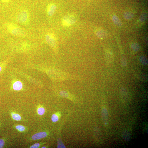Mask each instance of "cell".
I'll use <instances>...</instances> for the list:
<instances>
[{"label":"cell","mask_w":148,"mask_h":148,"mask_svg":"<svg viewBox=\"0 0 148 148\" xmlns=\"http://www.w3.org/2000/svg\"><path fill=\"white\" fill-rule=\"evenodd\" d=\"M122 136L123 138L125 141H129L131 138V134L129 131L125 130L123 132Z\"/></svg>","instance_id":"30bf717a"},{"label":"cell","mask_w":148,"mask_h":148,"mask_svg":"<svg viewBox=\"0 0 148 148\" xmlns=\"http://www.w3.org/2000/svg\"><path fill=\"white\" fill-rule=\"evenodd\" d=\"M56 6L54 3H51L48 5L47 8V13L50 16H52L56 10Z\"/></svg>","instance_id":"8992f818"},{"label":"cell","mask_w":148,"mask_h":148,"mask_svg":"<svg viewBox=\"0 0 148 148\" xmlns=\"http://www.w3.org/2000/svg\"><path fill=\"white\" fill-rule=\"evenodd\" d=\"M105 58L106 60L108 63H111L112 62L113 58L111 53L107 52L106 54Z\"/></svg>","instance_id":"5bb4252c"},{"label":"cell","mask_w":148,"mask_h":148,"mask_svg":"<svg viewBox=\"0 0 148 148\" xmlns=\"http://www.w3.org/2000/svg\"><path fill=\"white\" fill-rule=\"evenodd\" d=\"M46 41L50 46L53 48H55L57 45V38L54 34L48 33L46 35Z\"/></svg>","instance_id":"5b68a950"},{"label":"cell","mask_w":148,"mask_h":148,"mask_svg":"<svg viewBox=\"0 0 148 148\" xmlns=\"http://www.w3.org/2000/svg\"><path fill=\"white\" fill-rule=\"evenodd\" d=\"M138 78L140 80L146 81L148 80V76L147 74L143 73H139L137 75Z\"/></svg>","instance_id":"7c38bea8"},{"label":"cell","mask_w":148,"mask_h":148,"mask_svg":"<svg viewBox=\"0 0 148 148\" xmlns=\"http://www.w3.org/2000/svg\"><path fill=\"white\" fill-rule=\"evenodd\" d=\"M40 145V144L38 143H36L30 147L31 148H38Z\"/></svg>","instance_id":"4316f807"},{"label":"cell","mask_w":148,"mask_h":148,"mask_svg":"<svg viewBox=\"0 0 148 148\" xmlns=\"http://www.w3.org/2000/svg\"><path fill=\"white\" fill-rule=\"evenodd\" d=\"M140 61L144 65H147L148 64V60L146 57L143 56H141L139 58Z\"/></svg>","instance_id":"ac0fdd59"},{"label":"cell","mask_w":148,"mask_h":148,"mask_svg":"<svg viewBox=\"0 0 148 148\" xmlns=\"http://www.w3.org/2000/svg\"><path fill=\"white\" fill-rule=\"evenodd\" d=\"M76 20V18L72 14H68L64 17L62 23L64 26L68 27L74 24Z\"/></svg>","instance_id":"7a4b0ae2"},{"label":"cell","mask_w":148,"mask_h":148,"mask_svg":"<svg viewBox=\"0 0 148 148\" xmlns=\"http://www.w3.org/2000/svg\"><path fill=\"white\" fill-rule=\"evenodd\" d=\"M121 97L123 103H128L131 100V96L129 92L125 88H122L121 89Z\"/></svg>","instance_id":"277c9868"},{"label":"cell","mask_w":148,"mask_h":148,"mask_svg":"<svg viewBox=\"0 0 148 148\" xmlns=\"http://www.w3.org/2000/svg\"><path fill=\"white\" fill-rule=\"evenodd\" d=\"M11 115L12 118L16 121H20L21 117L18 114L14 113H12Z\"/></svg>","instance_id":"e0dca14e"},{"label":"cell","mask_w":148,"mask_h":148,"mask_svg":"<svg viewBox=\"0 0 148 148\" xmlns=\"http://www.w3.org/2000/svg\"><path fill=\"white\" fill-rule=\"evenodd\" d=\"M113 21L116 25L119 27L121 26L122 23L121 21L116 16L114 15L112 18Z\"/></svg>","instance_id":"4fadbf2b"},{"label":"cell","mask_w":148,"mask_h":148,"mask_svg":"<svg viewBox=\"0 0 148 148\" xmlns=\"http://www.w3.org/2000/svg\"><path fill=\"white\" fill-rule=\"evenodd\" d=\"M121 63L123 66L125 67L127 65V61L126 60L125 58L122 57L121 59Z\"/></svg>","instance_id":"d4e9b609"},{"label":"cell","mask_w":148,"mask_h":148,"mask_svg":"<svg viewBox=\"0 0 148 148\" xmlns=\"http://www.w3.org/2000/svg\"><path fill=\"white\" fill-rule=\"evenodd\" d=\"M10 0H0V1L3 3L8 2Z\"/></svg>","instance_id":"83f0119b"},{"label":"cell","mask_w":148,"mask_h":148,"mask_svg":"<svg viewBox=\"0 0 148 148\" xmlns=\"http://www.w3.org/2000/svg\"><path fill=\"white\" fill-rule=\"evenodd\" d=\"M102 119L103 122L105 125L107 124L108 122V113L107 109L104 108L101 112Z\"/></svg>","instance_id":"52a82bcc"},{"label":"cell","mask_w":148,"mask_h":148,"mask_svg":"<svg viewBox=\"0 0 148 148\" xmlns=\"http://www.w3.org/2000/svg\"><path fill=\"white\" fill-rule=\"evenodd\" d=\"M22 87V84L20 81H17L15 82L13 85V89L16 91L20 90Z\"/></svg>","instance_id":"8fae6325"},{"label":"cell","mask_w":148,"mask_h":148,"mask_svg":"<svg viewBox=\"0 0 148 148\" xmlns=\"http://www.w3.org/2000/svg\"><path fill=\"white\" fill-rule=\"evenodd\" d=\"M8 29L9 32L13 35L21 36L24 33L23 30L15 24H11L9 26Z\"/></svg>","instance_id":"3957f363"},{"label":"cell","mask_w":148,"mask_h":148,"mask_svg":"<svg viewBox=\"0 0 148 148\" xmlns=\"http://www.w3.org/2000/svg\"><path fill=\"white\" fill-rule=\"evenodd\" d=\"M16 128L19 131L22 132L25 130V128L24 126L22 125H18L16 126Z\"/></svg>","instance_id":"603a6c76"},{"label":"cell","mask_w":148,"mask_h":148,"mask_svg":"<svg viewBox=\"0 0 148 148\" xmlns=\"http://www.w3.org/2000/svg\"><path fill=\"white\" fill-rule=\"evenodd\" d=\"M42 148H46V147H42Z\"/></svg>","instance_id":"f1b7e54d"},{"label":"cell","mask_w":148,"mask_h":148,"mask_svg":"<svg viewBox=\"0 0 148 148\" xmlns=\"http://www.w3.org/2000/svg\"><path fill=\"white\" fill-rule=\"evenodd\" d=\"M16 20L17 22L22 24L26 25L29 21V15L26 11H23L20 13L17 17Z\"/></svg>","instance_id":"6da1fadb"},{"label":"cell","mask_w":148,"mask_h":148,"mask_svg":"<svg viewBox=\"0 0 148 148\" xmlns=\"http://www.w3.org/2000/svg\"><path fill=\"white\" fill-rule=\"evenodd\" d=\"M58 148H65V146L64 145L63 143L61 140H59L58 141Z\"/></svg>","instance_id":"cb8c5ba5"},{"label":"cell","mask_w":148,"mask_h":148,"mask_svg":"<svg viewBox=\"0 0 148 148\" xmlns=\"http://www.w3.org/2000/svg\"><path fill=\"white\" fill-rule=\"evenodd\" d=\"M47 136V133L45 132H41L35 134L32 136V139L34 140L43 138Z\"/></svg>","instance_id":"ba28073f"},{"label":"cell","mask_w":148,"mask_h":148,"mask_svg":"<svg viewBox=\"0 0 148 148\" xmlns=\"http://www.w3.org/2000/svg\"><path fill=\"white\" fill-rule=\"evenodd\" d=\"M59 117L57 114H54L52 115L51 120L53 122L55 123L59 120Z\"/></svg>","instance_id":"7402d4cb"},{"label":"cell","mask_w":148,"mask_h":148,"mask_svg":"<svg viewBox=\"0 0 148 148\" xmlns=\"http://www.w3.org/2000/svg\"><path fill=\"white\" fill-rule=\"evenodd\" d=\"M5 141L3 139H0V148H3L5 145Z\"/></svg>","instance_id":"484cf974"},{"label":"cell","mask_w":148,"mask_h":148,"mask_svg":"<svg viewBox=\"0 0 148 148\" xmlns=\"http://www.w3.org/2000/svg\"><path fill=\"white\" fill-rule=\"evenodd\" d=\"M131 47L133 50L135 51H138L140 48L139 45L137 43H134L131 46Z\"/></svg>","instance_id":"d6986e66"},{"label":"cell","mask_w":148,"mask_h":148,"mask_svg":"<svg viewBox=\"0 0 148 148\" xmlns=\"http://www.w3.org/2000/svg\"><path fill=\"white\" fill-rule=\"evenodd\" d=\"M59 95L61 96L67 98H71V97L70 94L67 92L65 91H62L60 92Z\"/></svg>","instance_id":"9a60e30c"},{"label":"cell","mask_w":148,"mask_h":148,"mask_svg":"<svg viewBox=\"0 0 148 148\" xmlns=\"http://www.w3.org/2000/svg\"><path fill=\"white\" fill-rule=\"evenodd\" d=\"M37 113L38 114L40 115H43L45 112L44 108L43 107H40L37 109Z\"/></svg>","instance_id":"44dd1931"},{"label":"cell","mask_w":148,"mask_h":148,"mask_svg":"<svg viewBox=\"0 0 148 148\" xmlns=\"http://www.w3.org/2000/svg\"><path fill=\"white\" fill-rule=\"evenodd\" d=\"M147 18V14L145 13H143L141 14L140 16V17L139 20L141 22L145 21L146 20Z\"/></svg>","instance_id":"ffe728a7"},{"label":"cell","mask_w":148,"mask_h":148,"mask_svg":"<svg viewBox=\"0 0 148 148\" xmlns=\"http://www.w3.org/2000/svg\"><path fill=\"white\" fill-rule=\"evenodd\" d=\"M96 34L98 37L102 39L105 38L108 36L106 32L101 29H97L96 31Z\"/></svg>","instance_id":"9c48e42d"},{"label":"cell","mask_w":148,"mask_h":148,"mask_svg":"<svg viewBox=\"0 0 148 148\" xmlns=\"http://www.w3.org/2000/svg\"><path fill=\"white\" fill-rule=\"evenodd\" d=\"M123 16L126 19L129 20L132 19L134 16V14L130 12H126L124 13Z\"/></svg>","instance_id":"2e32d148"}]
</instances>
